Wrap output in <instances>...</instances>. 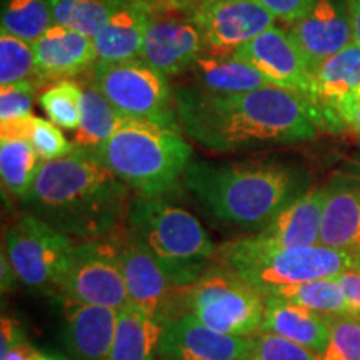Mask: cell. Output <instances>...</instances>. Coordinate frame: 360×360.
<instances>
[{
  "mask_svg": "<svg viewBox=\"0 0 360 360\" xmlns=\"http://www.w3.org/2000/svg\"><path fill=\"white\" fill-rule=\"evenodd\" d=\"M174 103L180 129L219 154L305 142L323 129L305 94L277 85L232 96L182 85L174 89Z\"/></svg>",
  "mask_w": 360,
  "mask_h": 360,
  "instance_id": "cell-1",
  "label": "cell"
},
{
  "mask_svg": "<svg viewBox=\"0 0 360 360\" xmlns=\"http://www.w3.org/2000/svg\"><path fill=\"white\" fill-rule=\"evenodd\" d=\"M130 188L92 155L75 148L70 155L42 160L32 187L22 199L25 212L70 238L110 236L130 209Z\"/></svg>",
  "mask_w": 360,
  "mask_h": 360,
  "instance_id": "cell-2",
  "label": "cell"
},
{
  "mask_svg": "<svg viewBox=\"0 0 360 360\" xmlns=\"http://www.w3.org/2000/svg\"><path fill=\"white\" fill-rule=\"evenodd\" d=\"M182 180L212 217L255 232L305 192L304 174L278 160H192Z\"/></svg>",
  "mask_w": 360,
  "mask_h": 360,
  "instance_id": "cell-3",
  "label": "cell"
},
{
  "mask_svg": "<svg viewBox=\"0 0 360 360\" xmlns=\"http://www.w3.org/2000/svg\"><path fill=\"white\" fill-rule=\"evenodd\" d=\"M85 152L139 197L172 191L192 162V147L179 130L127 117L109 141Z\"/></svg>",
  "mask_w": 360,
  "mask_h": 360,
  "instance_id": "cell-4",
  "label": "cell"
},
{
  "mask_svg": "<svg viewBox=\"0 0 360 360\" xmlns=\"http://www.w3.org/2000/svg\"><path fill=\"white\" fill-rule=\"evenodd\" d=\"M127 227L177 289H188L217 257V247L199 220L160 197H135L127 214Z\"/></svg>",
  "mask_w": 360,
  "mask_h": 360,
  "instance_id": "cell-5",
  "label": "cell"
},
{
  "mask_svg": "<svg viewBox=\"0 0 360 360\" xmlns=\"http://www.w3.org/2000/svg\"><path fill=\"white\" fill-rule=\"evenodd\" d=\"M217 259L264 297L278 287L335 278L352 269V255L345 250L322 244L285 249L257 236L227 242L217 249Z\"/></svg>",
  "mask_w": 360,
  "mask_h": 360,
  "instance_id": "cell-6",
  "label": "cell"
},
{
  "mask_svg": "<svg viewBox=\"0 0 360 360\" xmlns=\"http://www.w3.org/2000/svg\"><path fill=\"white\" fill-rule=\"evenodd\" d=\"M90 70V84L101 90L124 117L180 132L174 90L170 89L167 75L142 58L124 62L97 60Z\"/></svg>",
  "mask_w": 360,
  "mask_h": 360,
  "instance_id": "cell-7",
  "label": "cell"
},
{
  "mask_svg": "<svg viewBox=\"0 0 360 360\" xmlns=\"http://www.w3.org/2000/svg\"><path fill=\"white\" fill-rule=\"evenodd\" d=\"M188 312L220 334L252 337L262 332L265 297L225 265H210L187 289Z\"/></svg>",
  "mask_w": 360,
  "mask_h": 360,
  "instance_id": "cell-8",
  "label": "cell"
},
{
  "mask_svg": "<svg viewBox=\"0 0 360 360\" xmlns=\"http://www.w3.org/2000/svg\"><path fill=\"white\" fill-rule=\"evenodd\" d=\"M74 247L69 236L25 212L8 227L4 254L25 287L60 295Z\"/></svg>",
  "mask_w": 360,
  "mask_h": 360,
  "instance_id": "cell-9",
  "label": "cell"
},
{
  "mask_svg": "<svg viewBox=\"0 0 360 360\" xmlns=\"http://www.w3.org/2000/svg\"><path fill=\"white\" fill-rule=\"evenodd\" d=\"M60 297L115 310L129 307L115 238L82 240L72 250Z\"/></svg>",
  "mask_w": 360,
  "mask_h": 360,
  "instance_id": "cell-10",
  "label": "cell"
},
{
  "mask_svg": "<svg viewBox=\"0 0 360 360\" xmlns=\"http://www.w3.org/2000/svg\"><path fill=\"white\" fill-rule=\"evenodd\" d=\"M184 12L199 29L204 53L229 57L276 25L259 0H187Z\"/></svg>",
  "mask_w": 360,
  "mask_h": 360,
  "instance_id": "cell-11",
  "label": "cell"
},
{
  "mask_svg": "<svg viewBox=\"0 0 360 360\" xmlns=\"http://www.w3.org/2000/svg\"><path fill=\"white\" fill-rule=\"evenodd\" d=\"M115 244L130 307L165 323L175 315L174 290L177 287L172 285L154 255L135 240L129 231L125 236L117 237Z\"/></svg>",
  "mask_w": 360,
  "mask_h": 360,
  "instance_id": "cell-12",
  "label": "cell"
},
{
  "mask_svg": "<svg viewBox=\"0 0 360 360\" xmlns=\"http://www.w3.org/2000/svg\"><path fill=\"white\" fill-rule=\"evenodd\" d=\"M202 53V35L186 12L164 11L152 13L139 58L167 77H172L191 70Z\"/></svg>",
  "mask_w": 360,
  "mask_h": 360,
  "instance_id": "cell-13",
  "label": "cell"
},
{
  "mask_svg": "<svg viewBox=\"0 0 360 360\" xmlns=\"http://www.w3.org/2000/svg\"><path fill=\"white\" fill-rule=\"evenodd\" d=\"M231 57L255 67L272 85L297 90L305 96L309 94L312 69L292 34L282 27L272 25L238 47Z\"/></svg>",
  "mask_w": 360,
  "mask_h": 360,
  "instance_id": "cell-14",
  "label": "cell"
},
{
  "mask_svg": "<svg viewBox=\"0 0 360 360\" xmlns=\"http://www.w3.org/2000/svg\"><path fill=\"white\" fill-rule=\"evenodd\" d=\"M250 345L252 337L220 334L186 312L164 323L159 352L162 360H242Z\"/></svg>",
  "mask_w": 360,
  "mask_h": 360,
  "instance_id": "cell-15",
  "label": "cell"
},
{
  "mask_svg": "<svg viewBox=\"0 0 360 360\" xmlns=\"http://www.w3.org/2000/svg\"><path fill=\"white\" fill-rule=\"evenodd\" d=\"M62 299L64 327L62 349L65 360H105L114 344L120 310Z\"/></svg>",
  "mask_w": 360,
  "mask_h": 360,
  "instance_id": "cell-16",
  "label": "cell"
},
{
  "mask_svg": "<svg viewBox=\"0 0 360 360\" xmlns=\"http://www.w3.org/2000/svg\"><path fill=\"white\" fill-rule=\"evenodd\" d=\"M357 89H360V45L354 42L312 70L307 97L321 114L323 129H344L337 110Z\"/></svg>",
  "mask_w": 360,
  "mask_h": 360,
  "instance_id": "cell-17",
  "label": "cell"
},
{
  "mask_svg": "<svg viewBox=\"0 0 360 360\" xmlns=\"http://www.w3.org/2000/svg\"><path fill=\"white\" fill-rule=\"evenodd\" d=\"M289 32L312 70L326 58L354 44L347 12L342 11L334 0H314L302 19L290 24Z\"/></svg>",
  "mask_w": 360,
  "mask_h": 360,
  "instance_id": "cell-18",
  "label": "cell"
},
{
  "mask_svg": "<svg viewBox=\"0 0 360 360\" xmlns=\"http://www.w3.org/2000/svg\"><path fill=\"white\" fill-rule=\"evenodd\" d=\"M40 84L45 80H69L92 69L97 62L94 40L53 24L32 44Z\"/></svg>",
  "mask_w": 360,
  "mask_h": 360,
  "instance_id": "cell-19",
  "label": "cell"
},
{
  "mask_svg": "<svg viewBox=\"0 0 360 360\" xmlns=\"http://www.w3.org/2000/svg\"><path fill=\"white\" fill-rule=\"evenodd\" d=\"M319 244L349 254L360 250L359 179L339 175L326 187Z\"/></svg>",
  "mask_w": 360,
  "mask_h": 360,
  "instance_id": "cell-20",
  "label": "cell"
},
{
  "mask_svg": "<svg viewBox=\"0 0 360 360\" xmlns=\"http://www.w3.org/2000/svg\"><path fill=\"white\" fill-rule=\"evenodd\" d=\"M323 202L326 187L310 188L282 209L255 236L264 242L285 249L317 245L321 242Z\"/></svg>",
  "mask_w": 360,
  "mask_h": 360,
  "instance_id": "cell-21",
  "label": "cell"
},
{
  "mask_svg": "<svg viewBox=\"0 0 360 360\" xmlns=\"http://www.w3.org/2000/svg\"><path fill=\"white\" fill-rule=\"evenodd\" d=\"M150 15L141 0H117L105 27L92 39L97 60L124 62L141 57Z\"/></svg>",
  "mask_w": 360,
  "mask_h": 360,
  "instance_id": "cell-22",
  "label": "cell"
},
{
  "mask_svg": "<svg viewBox=\"0 0 360 360\" xmlns=\"http://www.w3.org/2000/svg\"><path fill=\"white\" fill-rule=\"evenodd\" d=\"M262 332L295 342L321 355L328 342L326 315L281 297H265Z\"/></svg>",
  "mask_w": 360,
  "mask_h": 360,
  "instance_id": "cell-23",
  "label": "cell"
},
{
  "mask_svg": "<svg viewBox=\"0 0 360 360\" xmlns=\"http://www.w3.org/2000/svg\"><path fill=\"white\" fill-rule=\"evenodd\" d=\"M193 87L217 96L252 92L267 87L270 80L255 67L233 57L202 53L191 67Z\"/></svg>",
  "mask_w": 360,
  "mask_h": 360,
  "instance_id": "cell-24",
  "label": "cell"
},
{
  "mask_svg": "<svg viewBox=\"0 0 360 360\" xmlns=\"http://www.w3.org/2000/svg\"><path fill=\"white\" fill-rule=\"evenodd\" d=\"M164 323L134 307L119 312L114 344L105 360H162L159 352Z\"/></svg>",
  "mask_w": 360,
  "mask_h": 360,
  "instance_id": "cell-25",
  "label": "cell"
},
{
  "mask_svg": "<svg viewBox=\"0 0 360 360\" xmlns=\"http://www.w3.org/2000/svg\"><path fill=\"white\" fill-rule=\"evenodd\" d=\"M125 117L107 101L105 96L89 84L84 87L80 103V124L75 130L74 146L82 150H92L109 141Z\"/></svg>",
  "mask_w": 360,
  "mask_h": 360,
  "instance_id": "cell-26",
  "label": "cell"
},
{
  "mask_svg": "<svg viewBox=\"0 0 360 360\" xmlns=\"http://www.w3.org/2000/svg\"><path fill=\"white\" fill-rule=\"evenodd\" d=\"M0 29L35 44L53 25L51 0H2Z\"/></svg>",
  "mask_w": 360,
  "mask_h": 360,
  "instance_id": "cell-27",
  "label": "cell"
},
{
  "mask_svg": "<svg viewBox=\"0 0 360 360\" xmlns=\"http://www.w3.org/2000/svg\"><path fill=\"white\" fill-rule=\"evenodd\" d=\"M40 160L29 141L0 142V177L11 195L24 199L32 187Z\"/></svg>",
  "mask_w": 360,
  "mask_h": 360,
  "instance_id": "cell-28",
  "label": "cell"
},
{
  "mask_svg": "<svg viewBox=\"0 0 360 360\" xmlns=\"http://www.w3.org/2000/svg\"><path fill=\"white\" fill-rule=\"evenodd\" d=\"M265 297H281L283 300H290L321 315L350 314L347 300L337 278H321V281L278 287Z\"/></svg>",
  "mask_w": 360,
  "mask_h": 360,
  "instance_id": "cell-29",
  "label": "cell"
},
{
  "mask_svg": "<svg viewBox=\"0 0 360 360\" xmlns=\"http://www.w3.org/2000/svg\"><path fill=\"white\" fill-rule=\"evenodd\" d=\"M117 0H51L53 24L96 39L105 27Z\"/></svg>",
  "mask_w": 360,
  "mask_h": 360,
  "instance_id": "cell-30",
  "label": "cell"
},
{
  "mask_svg": "<svg viewBox=\"0 0 360 360\" xmlns=\"http://www.w3.org/2000/svg\"><path fill=\"white\" fill-rule=\"evenodd\" d=\"M82 92L84 87L74 80H58L44 90L39 103L52 124L62 130L75 132L80 124Z\"/></svg>",
  "mask_w": 360,
  "mask_h": 360,
  "instance_id": "cell-31",
  "label": "cell"
},
{
  "mask_svg": "<svg viewBox=\"0 0 360 360\" xmlns=\"http://www.w3.org/2000/svg\"><path fill=\"white\" fill-rule=\"evenodd\" d=\"M24 80L40 84L32 44L0 29V85Z\"/></svg>",
  "mask_w": 360,
  "mask_h": 360,
  "instance_id": "cell-32",
  "label": "cell"
},
{
  "mask_svg": "<svg viewBox=\"0 0 360 360\" xmlns=\"http://www.w3.org/2000/svg\"><path fill=\"white\" fill-rule=\"evenodd\" d=\"M328 342L322 360H360V321L357 315H326Z\"/></svg>",
  "mask_w": 360,
  "mask_h": 360,
  "instance_id": "cell-33",
  "label": "cell"
},
{
  "mask_svg": "<svg viewBox=\"0 0 360 360\" xmlns=\"http://www.w3.org/2000/svg\"><path fill=\"white\" fill-rule=\"evenodd\" d=\"M242 360H322V355L278 335L259 332L252 335V345Z\"/></svg>",
  "mask_w": 360,
  "mask_h": 360,
  "instance_id": "cell-34",
  "label": "cell"
},
{
  "mask_svg": "<svg viewBox=\"0 0 360 360\" xmlns=\"http://www.w3.org/2000/svg\"><path fill=\"white\" fill-rule=\"evenodd\" d=\"M29 142L32 143L40 160L62 159V157L70 155L77 148L74 142L67 141L60 127H57L51 120L40 119V117H35L34 130L30 134Z\"/></svg>",
  "mask_w": 360,
  "mask_h": 360,
  "instance_id": "cell-35",
  "label": "cell"
},
{
  "mask_svg": "<svg viewBox=\"0 0 360 360\" xmlns=\"http://www.w3.org/2000/svg\"><path fill=\"white\" fill-rule=\"evenodd\" d=\"M39 82L24 80L8 85H0V122L32 115V103L37 97Z\"/></svg>",
  "mask_w": 360,
  "mask_h": 360,
  "instance_id": "cell-36",
  "label": "cell"
},
{
  "mask_svg": "<svg viewBox=\"0 0 360 360\" xmlns=\"http://www.w3.org/2000/svg\"><path fill=\"white\" fill-rule=\"evenodd\" d=\"M267 11L285 24H294L302 19L312 7L314 0H259Z\"/></svg>",
  "mask_w": 360,
  "mask_h": 360,
  "instance_id": "cell-37",
  "label": "cell"
},
{
  "mask_svg": "<svg viewBox=\"0 0 360 360\" xmlns=\"http://www.w3.org/2000/svg\"><path fill=\"white\" fill-rule=\"evenodd\" d=\"M337 282L340 283L349 310L352 315H360V272L350 269L347 272L337 276Z\"/></svg>",
  "mask_w": 360,
  "mask_h": 360,
  "instance_id": "cell-38",
  "label": "cell"
},
{
  "mask_svg": "<svg viewBox=\"0 0 360 360\" xmlns=\"http://www.w3.org/2000/svg\"><path fill=\"white\" fill-rule=\"evenodd\" d=\"M35 115L20 117L0 122V139L2 141H29L34 130Z\"/></svg>",
  "mask_w": 360,
  "mask_h": 360,
  "instance_id": "cell-39",
  "label": "cell"
},
{
  "mask_svg": "<svg viewBox=\"0 0 360 360\" xmlns=\"http://www.w3.org/2000/svg\"><path fill=\"white\" fill-rule=\"evenodd\" d=\"M342 127H349L352 132L360 135V89L345 98L337 110Z\"/></svg>",
  "mask_w": 360,
  "mask_h": 360,
  "instance_id": "cell-40",
  "label": "cell"
},
{
  "mask_svg": "<svg viewBox=\"0 0 360 360\" xmlns=\"http://www.w3.org/2000/svg\"><path fill=\"white\" fill-rule=\"evenodd\" d=\"M25 335L22 332L20 323L11 317H2V335H0V355H4L8 349L24 340Z\"/></svg>",
  "mask_w": 360,
  "mask_h": 360,
  "instance_id": "cell-41",
  "label": "cell"
},
{
  "mask_svg": "<svg viewBox=\"0 0 360 360\" xmlns=\"http://www.w3.org/2000/svg\"><path fill=\"white\" fill-rule=\"evenodd\" d=\"M37 352L39 350H35L32 345L24 339L20 340L19 344H15L13 347L8 349L6 354L0 355V360H34Z\"/></svg>",
  "mask_w": 360,
  "mask_h": 360,
  "instance_id": "cell-42",
  "label": "cell"
},
{
  "mask_svg": "<svg viewBox=\"0 0 360 360\" xmlns=\"http://www.w3.org/2000/svg\"><path fill=\"white\" fill-rule=\"evenodd\" d=\"M345 12L352 27L354 42L360 45V0H345Z\"/></svg>",
  "mask_w": 360,
  "mask_h": 360,
  "instance_id": "cell-43",
  "label": "cell"
},
{
  "mask_svg": "<svg viewBox=\"0 0 360 360\" xmlns=\"http://www.w3.org/2000/svg\"><path fill=\"white\" fill-rule=\"evenodd\" d=\"M146 4L150 13L164 12V11H184L187 0H141Z\"/></svg>",
  "mask_w": 360,
  "mask_h": 360,
  "instance_id": "cell-44",
  "label": "cell"
},
{
  "mask_svg": "<svg viewBox=\"0 0 360 360\" xmlns=\"http://www.w3.org/2000/svg\"><path fill=\"white\" fill-rule=\"evenodd\" d=\"M15 281H17L15 272H13L12 265L8 264L7 255L2 252V290L6 292L7 289H11L12 283Z\"/></svg>",
  "mask_w": 360,
  "mask_h": 360,
  "instance_id": "cell-45",
  "label": "cell"
},
{
  "mask_svg": "<svg viewBox=\"0 0 360 360\" xmlns=\"http://www.w3.org/2000/svg\"><path fill=\"white\" fill-rule=\"evenodd\" d=\"M350 255H352V269L359 270L360 272V250L354 252V254H350Z\"/></svg>",
  "mask_w": 360,
  "mask_h": 360,
  "instance_id": "cell-46",
  "label": "cell"
},
{
  "mask_svg": "<svg viewBox=\"0 0 360 360\" xmlns=\"http://www.w3.org/2000/svg\"><path fill=\"white\" fill-rule=\"evenodd\" d=\"M34 360H58L57 357H53L51 354H44V352H37Z\"/></svg>",
  "mask_w": 360,
  "mask_h": 360,
  "instance_id": "cell-47",
  "label": "cell"
},
{
  "mask_svg": "<svg viewBox=\"0 0 360 360\" xmlns=\"http://www.w3.org/2000/svg\"><path fill=\"white\" fill-rule=\"evenodd\" d=\"M357 317H359V321H360V315H357Z\"/></svg>",
  "mask_w": 360,
  "mask_h": 360,
  "instance_id": "cell-48",
  "label": "cell"
}]
</instances>
